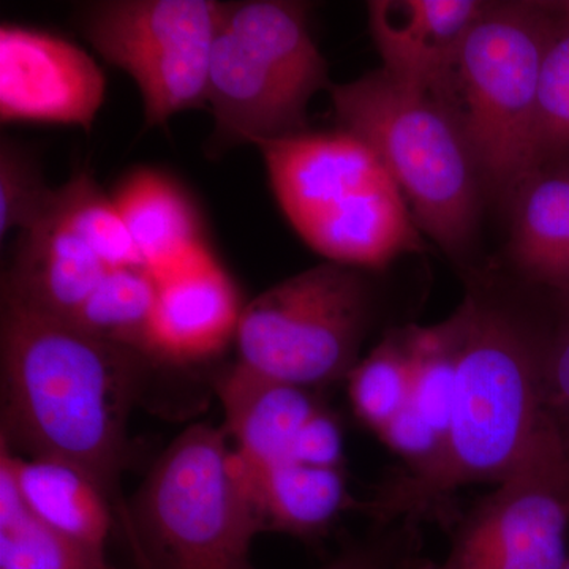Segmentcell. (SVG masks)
Instances as JSON below:
<instances>
[{"mask_svg":"<svg viewBox=\"0 0 569 569\" xmlns=\"http://www.w3.org/2000/svg\"><path fill=\"white\" fill-rule=\"evenodd\" d=\"M2 438L14 455L80 468L114 509L122 533L129 500V419L151 359L20 302L2 298Z\"/></svg>","mask_w":569,"mask_h":569,"instance_id":"cell-1","label":"cell"},{"mask_svg":"<svg viewBox=\"0 0 569 569\" xmlns=\"http://www.w3.org/2000/svg\"><path fill=\"white\" fill-rule=\"evenodd\" d=\"M451 422L443 451L415 477L396 478L365 508L380 523L438 516L459 489L498 485L550 421L546 358L552 298L527 306L468 291Z\"/></svg>","mask_w":569,"mask_h":569,"instance_id":"cell-2","label":"cell"},{"mask_svg":"<svg viewBox=\"0 0 569 569\" xmlns=\"http://www.w3.org/2000/svg\"><path fill=\"white\" fill-rule=\"evenodd\" d=\"M257 148L283 216L329 263L380 271L421 252L422 231L406 197L361 138L307 130Z\"/></svg>","mask_w":569,"mask_h":569,"instance_id":"cell-3","label":"cell"},{"mask_svg":"<svg viewBox=\"0 0 569 569\" xmlns=\"http://www.w3.org/2000/svg\"><path fill=\"white\" fill-rule=\"evenodd\" d=\"M340 129L380 157L422 234L449 257L477 239L486 186L458 116L387 70L329 88Z\"/></svg>","mask_w":569,"mask_h":569,"instance_id":"cell-4","label":"cell"},{"mask_svg":"<svg viewBox=\"0 0 569 569\" xmlns=\"http://www.w3.org/2000/svg\"><path fill=\"white\" fill-rule=\"evenodd\" d=\"M228 441L223 429L200 422L153 463L123 531L137 569H258L252 545L263 520Z\"/></svg>","mask_w":569,"mask_h":569,"instance_id":"cell-5","label":"cell"},{"mask_svg":"<svg viewBox=\"0 0 569 569\" xmlns=\"http://www.w3.org/2000/svg\"><path fill=\"white\" fill-rule=\"evenodd\" d=\"M307 14V3L288 0L223 3L206 96L217 148L309 130L307 108L332 82Z\"/></svg>","mask_w":569,"mask_h":569,"instance_id":"cell-6","label":"cell"},{"mask_svg":"<svg viewBox=\"0 0 569 569\" xmlns=\"http://www.w3.org/2000/svg\"><path fill=\"white\" fill-rule=\"evenodd\" d=\"M565 3L488 2L468 33L448 104L477 159L486 192L511 200L535 171L539 73Z\"/></svg>","mask_w":569,"mask_h":569,"instance_id":"cell-7","label":"cell"},{"mask_svg":"<svg viewBox=\"0 0 569 569\" xmlns=\"http://www.w3.org/2000/svg\"><path fill=\"white\" fill-rule=\"evenodd\" d=\"M376 318V291L365 271L313 266L268 288L242 309L239 365L293 387L346 380L361 361Z\"/></svg>","mask_w":569,"mask_h":569,"instance_id":"cell-8","label":"cell"},{"mask_svg":"<svg viewBox=\"0 0 569 569\" xmlns=\"http://www.w3.org/2000/svg\"><path fill=\"white\" fill-rule=\"evenodd\" d=\"M223 3L212 0H100L84 3L82 33L140 89L146 127L206 108L211 52Z\"/></svg>","mask_w":569,"mask_h":569,"instance_id":"cell-9","label":"cell"},{"mask_svg":"<svg viewBox=\"0 0 569 569\" xmlns=\"http://www.w3.org/2000/svg\"><path fill=\"white\" fill-rule=\"evenodd\" d=\"M568 529V451L549 421L463 518L447 557L437 565L425 561V569H563Z\"/></svg>","mask_w":569,"mask_h":569,"instance_id":"cell-10","label":"cell"},{"mask_svg":"<svg viewBox=\"0 0 569 569\" xmlns=\"http://www.w3.org/2000/svg\"><path fill=\"white\" fill-rule=\"evenodd\" d=\"M107 80L82 48L39 29L0 28V119L91 132Z\"/></svg>","mask_w":569,"mask_h":569,"instance_id":"cell-11","label":"cell"},{"mask_svg":"<svg viewBox=\"0 0 569 569\" xmlns=\"http://www.w3.org/2000/svg\"><path fill=\"white\" fill-rule=\"evenodd\" d=\"M153 279L152 361L194 365L222 353L234 342L244 307L233 280L208 247L201 246Z\"/></svg>","mask_w":569,"mask_h":569,"instance_id":"cell-12","label":"cell"},{"mask_svg":"<svg viewBox=\"0 0 569 569\" xmlns=\"http://www.w3.org/2000/svg\"><path fill=\"white\" fill-rule=\"evenodd\" d=\"M481 0H372L369 29L383 70L448 103L459 54Z\"/></svg>","mask_w":569,"mask_h":569,"instance_id":"cell-13","label":"cell"},{"mask_svg":"<svg viewBox=\"0 0 569 569\" xmlns=\"http://www.w3.org/2000/svg\"><path fill=\"white\" fill-rule=\"evenodd\" d=\"M224 433L249 470L288 462L299 430L321 407L313 389L260 376L236 362L213 383Z\"/></svg>","mask_w":569,"mask_h":569,"instance_id":"cell-14","label":"cell"},{"mask_svg":"<svg viewBox=\"0 0 569 569\" xmlns=\"http://www.w3.org/2000/svg\"><path fill=\"white\" fill-rule=\"evenodd\" d=\"M107 271L97 254L48 211L21 233L13 264L3 274L2 298L71 321Z\"/></svg>","mask_w":569,"mask_h":569,"instance_id":"cell-15","label":"cell"},{"mask_svg":"<svg viewBox=\"0 0 569 569\" xmlns=\"http://www.w3.org/2000/svg\"><path fill=\"white\" fill-rule=\"evenodd\" d=\"M508 252L523 282L569 293V163L539 168L512 194Z\"/></svg>","mask_w":569,"mask_h":569,"instance_id":"cell-16","label":"cell"},{"mask_svg":"<svg viewBox=\"0 0 569 569\" xmlns=\"http://www.w3.org/2000/svg\"><path fill=\"white\" fill-rule=\"evenodd\" d=\"M0 462L10 468L22 503L33 518L107 556V541L118 522L110 500L89 475L66 460L14 455L3 443Z\"/></svg>","mask_w":569,"mask_h":569,"instance_id":"cell-17","label":"cell"},{"mask_svg":"<svg viewBox=\"0 0 569 569\" xmlns=\"http://www.w3.org/2000/svg\"><path fill=\"white\" fill-rule=\"evenodd\" d=\"M112 201L153 277L204 246L192 201L162 173L134 171L119 186Z\"/></svg>","mask_w":569,"mask_h":569,"instance_id":"cell-18","label":"cell"},{"mask_svg":"<svg viewBox=\"0 0 569 569\" xmlns=\"http://www.w3.org/2000/svg\"><path fill=\"white\" fill-rule=\"evenodd\" d=\"M246 470L264 531L296 538L318 537L340 512L361 507L348 492L343 470L302 466L291 460L264 470Z\"/></svg>","mask_w":569,"mask_h":569,"instance_id":"cell-19","label":"cell"},{"mask_svg":"<svg viewBox=\"0 0 569 569\" xmlns=\"http://www.w3.org/2000/svg\"><path fill=\"white\" fill-rule=\"evenodd\" d=\"M463 321V309L459 305L447 320L403 328L410 365V397L407 406L413 408L436 430L443 440V447L451 422Z\"/></svg>","mask_w":569,"mask_h":569,"instance_id":"cell-20","label":"cell"},{"mask_svg":"<svg viewBox=\"0 0 569 569\" xmlns=\"http://www.w3.org/2000/svg\"><path fill=\"white\" fill-rule=\"evenodd\" d=\"M156 301L157 282L148 268L108 269L69 323L97 339L130 348L151 359L149 348Z\"/></svg>","mask_w":569,"mask_h":569,"instance_id":"cell-21","label":"cell"},{"mask_svg":"<svg viewBox=\"0 0 569 569\" xmlns=\"http://www.w3.org/2000/svg\"><path fill=\"white\" fill-rule=\"evenodd\" d=\"M0 569H112L107 556L33 518L10 468L0 462Z\"/></svg>","mask_w":569,"mask_h":569,"instance_id":"cell-22","label":"cell"},{"mask_svg":"<svg viewBox=\"0 0 569 569\" xmlns=\"http://www.w3.org/2000/svg\"><path fill=\"white\" fill-rule=\"evenodd\" d=\"M50 212L108 269L146 268L114 201L102 192L88 170L56 190Z\"/></svg>","mask_w":569,"mask_h":569,"instance_id":"cell-23","label":"cell"},{"mask_svg":"<svg viewBox=\"0 0 569 569\" xmlns=\"http://www.w3.org/2000/svg\"><path fill=\"white\" fill-rule=\"evenodd\" d=\"M356 418L373 433L407 407L410 365L403 328L391 329L346 378Z\"/></svg>","mask_w":569,"mask_h":569,"instance_id":"cell-24","label":"cell"},{"mask_svg":"<svg viewBox=\"0 0 569 569\" xmlns=\"http://www.w3.org/2000/svg\"><path fill=\"white\" fill-rule=\"evenodd\" d=\"M563 163H569L568 14L542 59L533 123L535 170Z\"/></svg>","mask_w":569,"mask_h":569,"instance_id":"cell-25","label":"cell"},{"mask_svg":"<svg viewBox=\"0 0 569 569\" xmlns=\"http://www.w3.org/2000/svg\"><path fill=\"white\" fill-rule=\"evenodd\" d=\"M56 190L43 181L40 168L18 146L0 148V238L18 228L31 230L50 211Z\"/></svg>","mask_w":569,"mask_h":569,"instance_id":"cell-26","label":"cell"},{"mask_svg":"<svg viewBox=\"0 0 569 569\" xmlns=\"http://www.w3.org/2000/svg\"><path fill=\"white\" fill-rule=\"evenodd\" d=\"M552 326L546 358V415L569 449V293L552 296Z\"/></svg>","mask_w":569,"mask_h":569,"instance_id":"cell-27","label":"cell"},{"mask_svg":"<svg viewBox=\"0 0 569 569\" xmlns=\"http://www.w3.org/2000/svg\"><path fill=\"white\" fill-rule=\"evenodd\" d=\"M291 462L318 468L343 470V432L339 419L323 406L299 430Z\"/></svg>","mask_w":569,"mask_h":569,"instance_id":"cell-28","label":"cell"},{"mask_svg":"<svg viewBox=\"0 0 569 569\" xmlns=\"http://www.w3.org/2000/svg\"><path fill=\"white\" fill-rule=\"evenodd\" d=\"M397 561L383 546H351L321 569H395Z\"/></svg>","mask_w":569,"mask_h":569,"instance_id":"cell-29","label":"cell"},{"mask_svg":"<svg viewBox=\"0 0 569 569\" xmlns=\"http://www.w3.org/2000/svg\"><path fill=\"white\" fill-rule=\"evenodd\" d=\"M395 569H425V561L413 559L399 560Z\"/></svg>","mask_w":569,"mask_h":569,"instance_id":"cell-30","label":"cell"},{"mask_svg":"<svg viewBox=\"0 0 569 569\" xmlns=\"http://www.w3.org/2000/svg\"><path fill=\"white\" fill-rule=\"evenodd\" d=\"M565 9H567V14H568V18H569V2L565 3Z\"/></svg>","mask_w":569,"mask_h":569,"instance_id":"cell-31","label":"cell"},{"mask_svg":"<svg viewBox=\"0 0 569 569\" xmlns=\"http://www.w3.org/2000/svg\"><path fill=\"white\" fill-rule=\"evenodd\" d=\"M563 569H569V560L567 561V565H565Z\"/></svg>","mask_w":569,"mask_h":569,"instance_id":"cell-32","label":"cell"},{"mask_svg":"<svg viewBox=\"0 0 569 569\" xmlns=\"http://www.w3.org/2000/svg\"><path fill=\"white\" fill-rule=\"evenodd\" d=\"M567 451H568V460H569V449H567Z\"/></svg>","mask_w":569,"mask_h":569,"instance_id":"cell-33","label":"cell"}]
</instances>
